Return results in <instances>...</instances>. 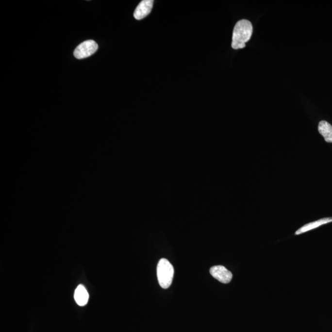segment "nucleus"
I'll return each instance as SVG.
<instances>
[{
    "instance_id": "nucleus-3",
    "label": "nucleus",
    "mask_w": 332,
    "mask_h": 332,
    "mask_svg": "<svg viewBox=\"0 0 332 332\" xmlns=\"http://www.w3.org/2000/svg\"><path fill=\"white\" fill-rule=\"evenodd\" d=\"M98 50V43L94 40H87L78 45L74 50V56L78 59L87 58Z\"/></svg>"
},
{
    "instance_id": "nucleus-1",
    "label": "nucleus",
    "mask_w": 332,
    "mask_h": 332,
    "mask_svg": "<svg viewBox=\"0 0 332 332\" xmlns=\"http://www.w3.org/2000/svg\"><path fill=\"white\" fill-rule=\"evenodd\" d=\"M253 27L249 20H239L235 25L232 37V48L234 50L242 49L246 47V43L252 36Z\"/></svg>"
},
{
    "instance_id": "nucleus-6",
    "label": "nucleus",
    "mask_w": 332,
    "mask_h": 332,
    "mask_svg": "<svg viewBox=\"0 0 332 332\" xmlns=\"http://www.w3.org/2000/svg\"><path fill=\"white\" fill-rule=\"evenodd\" d=\"M74 299L78 305L81 306L86 305L88 302L89 294L84 285L81 284L78 286L74 294Z\"/></svg>"
},
{
    "instance_id": "nucleus-4",
    "label": "nucleus",
    "mask_w": 332,
    "mask_h": 332,
    "mask_svg": "<svg viewBox=\"0 0 332 332\" xmlns=\"http://www.w3.org/2000/svg\"><path fill=\"white\" fill-rule=\"evenodd\" d=\"M210 273L219 282L223 283L230 282L232 278V272L221 265L212 267L210 269Z\"/></svg>"
},
{
    "instance_id": "nucleus-2",
    "label": "nucleus",
    "mask_w": 332,
    "mask_h": 332,
    "mask_svg": "<svg viewBox=\"0 0 332 332\" xmlns=\"http://www.w3.org/2000/svg\"><path fill=\"white\" fill-rule=\"evenodd\" d=\"M174 269L166 258H161L157 266V276L159 283L163 289H168L172 284Z\"/></svg>"
},
{
    "instance_id": "nucleus-7",
    "label": "nucleus",
    "mask_w": 332,
    "mask_h": 332,
    "mask_svg": "<svg viewBox=\"0 0 332 332\" xmlns=\"http://www.w3.org/2000/svg\"><path fill=\"white\" fill-rule=\"evenodd\" d=\"M331 222H332V217L320 219V220L314 221V222H311L308 223V224L304 225L303 226V227L297 231L296 232H295V234L299 235L304 233V232H309V231L315 229V228L319 227L320 226L327 224V223Z\"/></svg>"
},
{
    "instance_id": "nucleus-5",
    "label": "nucleus",
    "mask_w": 332,
    "mask_h": 332,
    "mask_svg": "<svg viewBox=\"0 0 332 332\" xmlns=\"http://www.w3.org/2000/svg\"><path fill=\"white\" fill-rule=\"evenodd\" d=\"M153 0H143L140 2L133 13L135 19L141 20L149 15L153 8Z\"/></svg>"
},
{
    "instance_id": "nucleus-8",
    "label": "nucleus",
    "mask_w": 332,
    "mask_h": 332,
    "mask_svg": "<svg viewBox=\"0 0 332 332\" xmlns=\"http://www.w3.org/2000/svg\"><path fill=\"white\" fill-rule=\"evenodd\" d=\"M319 133L327 142H332V126L326 121H321L318 126Z\"/></svg>"
}]
</instances>
